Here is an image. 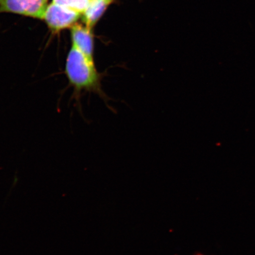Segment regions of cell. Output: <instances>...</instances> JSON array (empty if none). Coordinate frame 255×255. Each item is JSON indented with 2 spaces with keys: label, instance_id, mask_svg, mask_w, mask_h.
<instances>
[{
  "label": "cell",
  "instance_id": "obj_1",
  "mask_svg": "<svg viewBox=\"0 0 255 255\" xmlns=\"http://www.w3.org/2000/svg\"><path fill=\"white\" fill-rule=\"evenodd\" d=\"M65 72L76 93L88 91L101 95L103 94L101 75L96 68L94 60L89 59L75 46H72L67 57Z\"/></svg>",
  "mask_w": 255,
  "mask_h": 255
},
{
  "label": "cell",
  "instance_id": "obj_2",
  "mask_svg": "<svg viewBox=\"0 0 255 255\" xmlns=\"http://www.w3.org/2000/svg\"><path fill=\"white\" fill-rule=\"evenodd\" d=\"M80 13L72 9L52 2L47 6L42 19L50 29L55 33L72 27L80 17Z\"/></svg>",
  "mask_w": 255,
  "mask_h": 255
},
{
  "label": "cell",
  "instance_id": "obj_3",
  "mask_svg": "<svg viewBox=\"0 0 255 255\" xmlns=\"http://www.w3.org/2000/svg\"><path fill=\"white\" fill-rule=\"evenodd\" d=\"M47 0H0V12L42 19Z\"/></svg>",
  "mask_w": 255,
  "mask_h": 255
},
{
  "label": "cell",
  "instance_id": "obj_4",
  "mask_svg": "<svg viewBox=\"0 0 255 255\" xmlns=\"http://www.w3.org/2000/svg\"><path fill=\"white\" fill-rule=\"evenodd\" d=\"M72 46L76 47L89 59L94 60V36L91 28L75 24L71 29Z\"/></svg>",
  "mask_w": 255,
  "mask_h": 255
},
{
  "label": "cell",
  "instance_id": "obj_5",
  "mask_svg": "<svg viewBox=\"0 0 255 255\" xmlns=\"http://www.w3.org/2000/svg\"><path fill=\"white\" fill-rule=\"evenodd\" d=\"M113 0H91L90 4L84 13V21L86 26L91 28L94 26L105 9Z\"/></svg>",
  "mask_w": 255,
  "mask_h": 255
},
{
  "label": "cell",
  "instance_id": "obj_6",
  "mask_svg": "<svg viewBox=\"0 0 255 255\" xmlns=\"http://www.w3.org/2000/svg\"><path fill=\"white\" fill-rule=\"evenodd\" d=\"M91 0H53L55 4L63 6L79 12L80 14L84 13Z\"/></svg>",
  "mask_w": 255,
  "mask_h": 255
}]
</instances>
